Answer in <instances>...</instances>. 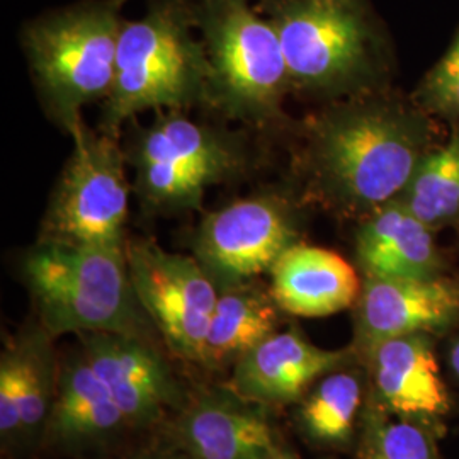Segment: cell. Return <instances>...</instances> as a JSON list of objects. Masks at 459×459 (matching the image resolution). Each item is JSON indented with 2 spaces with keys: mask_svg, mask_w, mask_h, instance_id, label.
Returning <instances> with one entry per match:
<instances>
[{
  "mask_svg": "<svg viewBox=\"0 0 459 459\" xmlns=\"http://www.w3.org/2000/svg\"><path fill=\"white\" fill-rule=\"evenodd\" d=\"M269 459H298L293 455H290V453H286V451H282L281 447H278L273 455H271V458Z\"/></svg>",
  "mask_w": 459,
  "mask_h": 459,
  "instance_id": "28",
  "label": "cell"
},
{
  "mask_svg": "<svg viewBox=\"0 0 459 459\" xmlns=\"http://www.w3.org/2000/svg\"><path fill=\"white\" fill-rule=\"evenodd\" d=\"M449 362H451V368L455 371V375L459 377V341L455 342V345L451 347V354H449Z\"/></svg>",
  "mask_w": 459,
  "mask_h": 459,
  "instance_id": "27",
  "label": "cell"
},
{
  "mask_svg": "<svg viewBox=\"0 0 459 459\" xmlns=\"http://www.w3.org/2000/svg\"><path fill=\"white\" fill-rule=\"evenodd\" d=\"M199 24L212 70L210 106L255 128L279 123L291 82L273 22L247 0H204Z\"/></svg>",
  "mask_w": 459,
  "mask_h": 459,
  "instance_id": "5",
  "label": "cell"
},
{
  "mask_svg": "<svg viewBox=\"0 0 459 459\" xmlns=\"http://www.w3.org/2000/svg\"><path fill=\"white\" fill-rule=\"evenodd\" d=\"M291 89L315 96L369 92L381 66L377 36L358 0H267Z\"/></svg>",
  "mask_w": 459,
  "mask_h": 459,
  "instance_id": "4",
  "label": "cell"
},
{
  "mask_svg": "<svg viewBox=\"0 0 459 459\" xmlns=\"http://www.w3.org/2000/svg\"><path fill=\"white\" fill-rule=\"evenodd\" d=\"M174 432L193 459H269L279 447L263 411L231 394L199 398Z\"/></svg>",
  "mask_w": 459,
  "mask_h": 459,
  "instance_id": "15",
  "label": "cell"
},
{
  "mask_svg": "<svg viewBox=\"0 0 459 459\" xmlns=\"http://www.w3.org/2000/svg\"><path fill=\"white\" fill-rule=\"evenodd\" d=\"M362 398L364 386L358 373L332 371L301 402L299 426L315 443H349L361 413Z\"/></svg>",
  "mask_w": 459,
  "mask_h": 459,
  "instance_id": "21",
  "label": "cell"
},
{
  "mask_svg": "<svg viewBox=\"0 0 459 459\" xmlns=\"http://www.w3.org/2000/svg\"><path fill=\"white\" fill-rule=\"evenodd\" d=\"M132 459H169L165 458V456H160V455H140V456H134Z\"/></svg>",
  "mask_w": 459,
  "mask_h": 459,
  "instance_id": "29",
  "label": "cell"
},
{
  "mask_svg": "<svg viewBox=\"0 0 459 459\" xmlns=\"http://www.w3.org/2000/svg\"><path fill=\"white\" fill-rule=\"evenodd\" d=\"M210 79L204 43L191 31L189 17L172 4L157 5L121 28L115 82L102 100L100 132L116 136L126 121L150 109L210 106Z\"/></svg>",
  "mask_w": 459,
  "mask_h": 459,
  "instance_id": "3",
  "label": "cell"
},
{
  "mask_svg": "<svg viewBox=\"0 0 459 459\" xmlns=\"http://www.w3.org/2000/svg\"><path fill=\"white\" fill-rule=\"evenodd\" d=\"M356 261L364 278H429L443 265L432 229L400 197L362 218Z\"/></svg>",
  "mask_w": 459,
  "mask_h": 459,
  "instance_id": "16",
  "label": "cell"
},
{
  "mask_svg": "<svg viewBox=\"0 0 459 459\" xmlns=\"http://www.w3.org/2000/svg\"><path fill=\"white\" fill-rule=\"evenodd\" d=\"M459 320V281L429 278H364L354 305L356 349L364 352L386 339L437 333Z\"/></svg>",
  "mask_w": 459,
  "mask_h": 459,
  "instance_id": "10",
  "label": "cell"
},
{
  "mask_svg": "<svg viewBox=\"0 0 459 459\" xmlns=\"http://www.w3.org/2000/svg\"><path fill=\"white\" fill-rule=\"evenodd\" d=\"M364 419L358 459H441L434 436L420 419H390L377 407Z\"/></svg>",
  "mask_w": 459,
  "mask_h": 459,
  "instance_id": "24",
  "label": "cell"
},
{
  "mask_svg": "<svg viewBox=\"0 0 459 459\" xmlns=\"http://www.w3.org/2000/svg\"><path fill=\"white\" fill-rule=\"evenodd\" d=\"M117 9V0L77 5L36 21L24 33L34 82L66 133L82 123L87 104L111 92L123 28Z\"/></svg>",
  "mask_w": 459,
  "mask_h": 459,
  "instance_id": "6",
  "label": "cell"
},
{
  "mask_svg": "<svg viewBox=\"0 0 459 459\" xmlns=\"http://www.w3.org/2000/svg\"><path fill=\"white\" fill-rule=\"evenodd\" d=\"M279 320L281 308L269 290L252 281L218 290L203 364L214 369L235 366L278 332Z\"/></svg>",
  "mask_w": 459,
  "mask_h": 459,
  "instance_id": "19",
  "label": "cell"
},
{
  "mask_svg": "<svg viewBox=\"0 0 459 459\" xmlns=\"http://www.w3.org/2000/svg\"><path fill=\"white\" fill-rule=\"evenodd\" d=\"M81 339L85 359L113 394L128 426L153 424L178 402V385L147 339L111 332L83 333Z\"/></svg>",
  "mask_w": 459,
  "mask_h": 459,
  "instance_id": "11",
  "label": "cell"
},
{
  "mask_svg": "<svg viewBox=\"0 0 459 459\" xmlns=\"http://www.w3.org/2000/svg\"><path fill=\"white\" fill-rule=\"evenodd\" d=\"M361 354L379 411L420 420L449 411V394L429 333L386 339Z\"/></svg>",
  "mask_w": 459,
  "mask_h": 459,
  "instance_id": "13",
  "label": "cell"
},
{
  "mask_svg": "<svg viewBox=\"0 0 459 459\" xmlns=\"http://www.w3.org/2000/svg\"><path fill=\"white\" fill-rule=\"evenodd\" d=\"M415 104L427 115L459 121V30L441 60L420 83Z\"/></svg>",
  "mask_w": 459,
  "mask_h": 459,
  "instance_id": "25",
  "label": "cell"
},
{
  "mask_svg": "<svg viewBox=\"0 0 459 459\" xmlns=\"http://www.w3.org/2000/svg\"><path fill=\"white\" fill-rule=\"evenodd\" d=\"M269 293L282 313L320 318L354 308L362 281L354 265L330 248L298 242L273 269Z\"/></svg>",
  "mask_w": 459,
  "mask_h": 459,
  "instance_id": "14",
  "label": "cell"
},
{
  "mask_svg": "<svg viewBox=\"0 0 459 459\" xmlns=\"http://www.w3.org/2000/svg\"><path fill=\"white\" fill-rule=\"evenodd\" d=\"M349 356L312 344L296 328L278 330L233 366L230 394L257 407L291 403L320 377L337 371Z\"/></svg>",
  "mask_w": 459,
  "mask_h": 459,
  "instance_id": "12",
  "label": "cell"
},
{
  "mask_svg": "<svg viewBox=\"0 0 459 459\" xmlns=\"http://www.w3.org/2000/svg\"><path fill=\"white\" fill-rule=\"evenodd\" d=\"M400 199L432 230L459 221V121L427 153Z\"/></svg>",
  "mask_w": 459,
  "mask_h": 459,
  "instance_id": "20",
  "label": "cell"
},
{
  "mask_svg": "<svg viewBox=\"0 0 459 459\" xmlns=\"http://www.w3.org/2000/svg\"><path fill=\"white\" fill-rule=\"evenodd\" d=\"M134 187L150 212L201 210L208 186L220 184L212 172L189 165L147 162L134 165Z\"/></svg>",
  "mask_w": 459,
  "mask_h": 459,
  "instance_id": "23",
  "label": "cell"
},
{
  "mask_svg": "<svg viewBox=\"0 0 459 459\" xmlns=\"http://www.w3.org/2000/svg\"><path fill=\"white\" fill-rule=\"evenodd\" d=\"M128 426L123 411L83 352L58 373L56 392L43 436L49 446L79 453L115 439Z\"/></svg>",
  "mask_w": 459,
  "mask_h": 459,
  "instance_id": "17",
  "label": "cell"
},
{
  "mask_svg": "<svg viewBox=\"0 0 459 459\" xmlns=\"http://www.w3.org/2000/svg\"><path fill=\"white\" fill-rule=\"evenodd\" d=\"M417 104L359 94L315 117L301 169L310 196L333 213L364 218L398 199L434 145Z\"/></svg>",
  "mask_w": 459,
  "mask_h": 459,
  "instance_id": "1",
  "label": "cell"
},
{
  "mask_svg": "<svg viewBox=\"0 0 459 459\" xmlns=\"http://www.w3.org/2000/svg\"><path fill=\"white\" fill-rule=\"evenodd\" d=\"M133 165L147 162L189 165L212 172L218 182L229 181L246 170L247 155L240 140L229 133L167 111L134 140L126 155Z\"/></svg>",
  "mask_w": 459,
  "mask_h": 459,
  "instance_id": "18",
  "label": "cell"
},
{
  "mask_svg": "<svg viewBox=\"0 0 459 459\" xmlns=\"http://www.w3.org/2000/svg\"><path fill=\"white\" fill-rule=\"evenodd\" d=\"M39 327L65 333H125L147 339L126 261V247L79 246L38 240L21 263Z\"/></svg>",
  "mask_w": 459,
  "mask_h": 459,
  "instance_id": "2",
  "label": "cell"
},
{
  "mask_svg": "<svg viewBox=\"0 0 459 459\" xmlns=\"http://www.w3.org/2000/svg\"><path fill=\"white\" fill-rule=\"evenodd\" d=\"M133 288L150 324L181 359L203 364L218 286L196 257L172 254L150 240L126 242Z\"/></svg>",
  "mask_w": 459,
  "mask_h": 459,
  "instance_id": "8",
  "label": "cell"
},
{
  "mask_svg": "<svg viewBox=\"0 0 459 459\" xmlns=\"http://www.w3.org/2000/svg\"><path fill=\"white\" fill-rule=\"evenodd\" d=\"M0 432L4 441L22 436L21 386L13 347L5 349L0 358Z\"/></svg>",
  "mask_w": 459,
  "mask_h": 459,
  "instance_id": "26",
  "label": "cell"
},
{
  "mask_svg": "<svg viewBox=\"0 0 459 459\" xmlns=\"http://www.w3.org/2000/svg\"><path fill=\"white\" fill-rule=\"evenodd\" d=\"M74 152L41 223L39 240L125 248L130 186L115 134L85 123L70 130Z\"/></svg>",
  "mask_w": 459,
  "mask_h": 459,
  "instance_id": "7",
  "label": "cell"
},
{
  "mask_svg": "<svg viewBox=\"0 0 459 459\" xmlns=\"http://www.w3.org/2000/svg\"><path fill=\"white\" fill-rule=\"evenodd\" d=\"M117 2H119V4H121V2H123V0H117Z\"/></svg>",
  "mask_w": 459,
  "mask_h": 459,
  "instance_id": "30",
  "label": "cell"
},
{
  "mask_svg": "<svg viewBox=\"0 0 459 459\" xmlns=\"http://www.w3.org/2000/svg\"><path fill=\"white\" fill-rule=\"evenodd\" d=\"M298 242L293 203L278 193H263L206 214L195 237V257L221 290L269 273Z\"/></svg>",
  "mask_w": 459,
  "mask_h": 459,
  "instance_id": "9",
  "label": "cell"
},
{
  "mask_svg": "<svg viewBox=\"0 0 459 459\" xmlns=\"http://www.w3.org/2000/svg\"><path fill=\"white\" fill-rule=\"evenodd\" d=\"M49 339L48 332L38 327L11 345L17 359L22 436L26 437L43 432L56 392L58 371L55 369Z\"/></svg>",
  "mask_w": 459,
  "mask_h": 459,
  "instance_id": "22",
  "label": "cell"
}]
</instances>
